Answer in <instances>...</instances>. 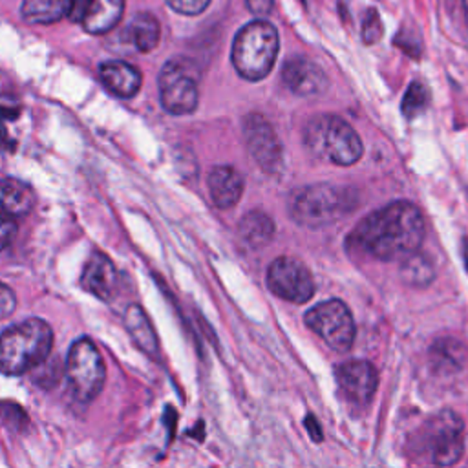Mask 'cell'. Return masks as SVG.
Wrapping results in <instances>:
<instances>
[{"label":"cell","mask_w":468,"mask_h":468,"mask_svg":"<svg viewBox=\"0 0 468 468\" xmlns=\"http://www.w3.org/2000/svg\"><path fill=\"white\" fill-rule=\"evenodd\" d=\"M422 212L410 201H393L367 214L353 230L356 247L382 261L404 260L424 239Z\"/></svg>","instance_id":"1"},{"label":"cell","mask_w":468,"mask_h":468,"mask_svg":"<svg viewBox=\"0 0 468 468\" xmlns=\"http://www.w3.org/2000/svg\"><path fill=\"white\" fill-rule=\"evenodd\" d=\"M53 329L40 318H27L0 333V373L24 375L48 360Z\"/></svg>","instance_id":"2"},{"label":"cell","mask_w":468,"mask_h":468,"mask_svg":"<svg viewBox=\"0 0 468 468\" xmlns=\"http://www.w3.org/2000/svg\"><path fill=\"white\" fill-rule=\"evenodd\" d=\"M303 144L316 159L349 166L362 157V141L355 128L336 115H316L303 126Z\"/></svg>","instance_id":"3"},{"label":"cell","mask_w":468,"mask_h":468,"mask_svg":"<svg viewBox=\"0 0 468 468\" xmlns=\"http://www.w3.org/2000/svg\"><path fill=\"white\" fill-rule=\"evenodd\" d=\"M356 192L349 186L316 183L300 188L289 203L291 218L303 227L318 229L335 223L355 208Z\"/></svg>","instance_id":"4"},{"label":"cell","mask_w":468,"mask_h":468,"mask_svg":"<svg viewBox=\"0 0 468 468\" xmlns=\"http://www.w3.org/2000/svg\"><path fill=\"white\" fill-rule=\"evenodd\" d=\"M278 49L276 27L267 20H252L236 33L230 60L243 79L261 80L272 69Z\"/></svg>","instance_id":"5"},{"label":"cell","mask_w":468,"mask_h":468,"mask_svg":"<svg viewBox=\"0 0 468 468\" xmlns=\"http://www.w3.org/2000/svg\"><path fill=\"white\" fill-rule=\"evenodd\" d=\"M106 369L97 346L82 336L75 340L66 358V380L71 395L79 402L93 400L104 384Z\"/></svg>","instance_id":"6"},{"label":"cell","mask_w":468,"mask_h":468,"mask_svg":"<svg viewBox=\"0 0 468 468\" xmlns=\"http://www.w3.org/2000/svg\"><path fill=\"white\" fill-rule=\"evenodd\" d=\"M159 99L161 106L172 115H188L196 110L197 91V71L186 58L168 60L159 73Z\"/></svg>","instance_id":"7"},{"label":"cell","mask_w":468,"mask_h":468,"mask_svg":"<svg viewBox=\"0 0 468 468\" xmlns=\"http://www.w3.org/2000/svg\"><path fill=\"white\" fill-rule=\"evenodd\" d=\"M303 320L331 349L344 353L353 346L355 320L342 300H327L311 307Z\"/></svg>","instance_id":"8"},{"label":"cell","mask_w":468,"mask_h":468,"mask_svg":"<svg viewBox=\"0 0 468 468\" xmlns=\"http://www.w3.org/2000/svg\"><path fill=\"white\" fill-rule=\"evenodd\" d=\"M267 285L276 296L292 303H305L314 292L311 271L292 256H280L269 265Z\"/></svg>","instance_id":"9"},{"label":"cell","mask_w":468,"mask_h":468,"mask_svg":"<svg viewBox=\"0 0 468 468\" xmlns=\"http://www.w3.org/2000/svg\"><path fill=\"white\" fill-rule=\"evenodd\" d=\"M243 137L252 161L265 174H280L283 168L282 143L272 124L260 113H249L243 119Z\"/></svg>","instance_id":"10"},{"label":"cell","mask_w":468,"mask_h":468,"mask_svg":"<svg viewBox=\"0 0 468 468\" xmlns=\"http://www.w3.org/2000/svg\"><path fill=\"white\" fill-rule=\"evenodd\" d=\"M463 420L452 411L444 410L437 413L426 428V444L431 455V461L441 466L455 464L464 450L463 439Z\"/></svg>","instance_id":"11"},{"label":"cell","mask_w":468,"mask_h":468,"mask_svg":"<svg viewBox=\"0 0 468 468\" xmlns=\"http://www.w3.org/2000/svg\"><path fill=\"white\" fill-rule=\"evenodd\" d=\"M335 378L347 404L353 408H367L378 386V373L367 360H347L336 366Z\"/></svg>","instance_id":"12"},{"label":"cell","mask_w":468,"mask_h":468,"mask_svg":"<svg viewBox=\"0 0 468 468\" xmlns=\"http://www.w3.org/2000/svg\"><path fill=\"white\" fill-rule=\"evenodd\" d=\"M282 80L292 93L302 97L318 95L327 88L324 69L305 57L289 58L282 68Z\"/></svg>","instance_id":"13"},{"label":"cell","mask_w":468,"mask_h":468,"mask_svg":"<svg viewBox=\"0 0 468 468\" xmlns=\"http://www.w3.org/2000/svg\"><path fill=\"white\" fill-rule=\"evenodd\" d=\"M80 285L99 300H112L117 289V269L113 261L104 252L93 250L84 263Z\"/></svg>","instance_id":"14"},{"label":"cell","mask_w":468,"mask_h":468,"mask_svg":"<svg viewBox=\"0 0 468 468\" xmlns=\"http://www.w3.org/2000/svg\"><path fill=\"white\" fill-rule=\"evenodd\" d=\"M101 82L106 90L121 99L133 97L143 82L141 71L124 60H108L99 68Z\"/></svg>","instance_id":"15"},{"label":"cell","mask_w":468,"mask_h":468,"mask_svg":"<svg viewBox=\"0 0 468 468\" xmlns=\"http://www.w3.org/2000/svg\"><path fill=\"white\" fill-rule=\"evenodd\" d=\"M208 190L218 208L234 207L243 194V177L239 172L227 165H218L208 174Z\"/></svg>","instance_id":"16"},{"label":"cell","mask_w":468,"mask_h":468,"mask_svg":"<svg viewBox=\"0 0 468 468\" xmlns=\"http://www.w3.org/2000/svg\"><path fill=\"white\" fill-rule=\"evenodd\" d=\"M35 192L33 188L15 177L0 179V210L11 218H22L33 210Z\"/></svg>","instance_id":"17"},{"label":"cell","mask_w":468,"mask_h":468,"mask_svg":"<svg viewBox=\"0 0 468 468\" xmlns=\"http://www.w3.org/2000/svg\"><path fill=\"white\" fill-rule=\"evenodd\" d=\"M122 11L124 0H91L80 22L88 33L102 35L117 26Z\"/></svg>","instance_id":"18"},{"label":"cell","mask_w":468,"mask_h":468,"mask_svg":"<svg viewBox=\"0 0 468 468\" xmlns=\"http://www.w3.org/2000/svg\"><path fill=\"white\" fill-rule=\"evenodd\" d=\"M238 234L247 247L261 249L272 239L274 221L261 210H249L238 225Z\"/></svg>","instance_id":"19"},{"label":"cell","mask_w":468,"mask_h":468,"mask_svg":"<svg viewBox=\"0 0 468 468\" xmlns=\"http://www.w3.org/2000/svg\"><path fill=\"white\" fill-rule=\"evenodd\" d=\"M124 325L133 338V342L148 355H157L159 342L155 336V331L146 316V313L141 309V305L132 303L126 307L124 313Z\"/></svg>","instance_id":"20"},{"label":"cell","mask_w":468,"mask_h":468,"mask_svg":"<svg viewBox=\"0 0 468 468\" xmlns=\"http://www.w3.org/2000/svg\"><path fill=\"white\" fill-rule=\"evenodd\" d=\"M73 0H24L22 18L29 24H53L69 15Z\"/></svg>","instance_id":"21"},{"label":"cell","mask_w":468,"mask_h":468,"mask_svg":"<svg viewBox=\"0 0 468 468\" xmlns=\"http://www.w3.org/2000/svg\"><path fill=\"white\" fill-rule=\"evenodd\" d=\"M400 278L404 283L411 287H426L435 278V267L433 261L420 252H413L400 260Z\"/></svg>","instance_id":"22"},{"label":"cell","mask_w":468,"mask_h":468,"mask_svg":"<svg viewBox=\"0 0 468 468\" xmlns=\"http://www.w3.org/2000/svg\"><path fill=\"white\" fill-rule=\"evenodd\" d=\"M128 31H130V38H132L133 46L143 53L152 51L157 46L159 35H161L159 22L152 13H137L133 16Z\"/></svg>","instance_id":"23"},{"label":"cell","mask_w":468,"mask_h":468,"mask_svg":"<svg viewBox=\"0 0 468 468\" xmlns=\"http://www.w3.org/2000/svg\"><path fill=\"white\" fill-rule=\"evenodd\" d=\"M428 101H430V93H428L426 86L420 82H411L402 99V106H400L402 113L411 119L413 115L420 113L426 108Z\"/></svg>","instance_id":"24"},{"label":"cell","mask_w":468,"mask_h":468,"mask_svg":"<svg viewBox=\"0 0 468 468\" xmlns=\"http://www.w3.org/2000/svg\"><path fill=\"white\" fill-rule=\"evenodd\" d=\"M362 35H364V40L367 44H373L382 37V22H380V16L375 9H367V13L364 16Z\"/></svg>","instance_id":"25"},{"label":"cell","mask_w":468,"mask_h":468,"mask_svg":"<svg viewBox=\"0 0 468 468\" xmlns=\"http://www.w3.org/2000/svg\"><path fill=\"white\" fill-rule=\"evenodd\" d=\"M166 4L181 15H199L207 9V5L210 4V0H166Z\"/></svg>","instance_id":"26"},{"label":"cell","mask_w":468,"mask_h":468,"mask_svg":"<svg viewBox=\"0 0 468 468\" xmlns=\"http://www.w3.org/2000/svg\"><path fill=\"white\" fill-rule=\"evenodd\" d=\"M15 234H16L15 219L0 210V250H4L15 239Z\"/></svg>","instance_id":"27"},{"label":"cell","mask_w":468,"mask_h":468,"mask_svg":"<svg viewBox=\"0 0 468 468\" xmlns=\"http://www.w3.org/2000/svg\"><path fill=\"white\" fill-rule=\"evenodd\" d=\"M16 307L15 292L5 285L0 283V318H7Z\"/></svg>","instance_id":"28"},{"label":"cell","mask_w":468,"mask_h":468,"mask_svg":"<svg viewBox=\"0 0 468 468\" xmlns=\"http://www.w3.org/2000/svg\"><path fill=\"white\" fill-rule=\"evenodd\" d=\"M249 11L252 15H258V16H263V15H269L272 5H274V0H245Z\"/></svg>","instance_id":"29"},{"label":"cell","mask_w":468,"mask_h":468,"mask_svg":"<svg viewBox=\"0 0 468 468\" xmlns=\"http://www.w3.org/2000/svg\"><path fill=\"white\" fill-rule=\"evenodd\" d=\"M90 2H91V0H73L71 11H69L68 16H69L73 22H80L82 16H84V13H86V9H88V5H90Z\"/></svg>","instance_id":"30"},{"label":"cell","mask_w":468,"mask_h":468,"mask_svg":"<svg viewBox=\"0 0 468 468\" xmlns=\"http://www.w3.org/2000/svg\"><path fill=\"white\" fill-rule=\"evenodd\" d=\"M305 426H307V430H309L313 441H322V430H320V426H318V420H316L313 415H309V417L305 419Z\"/></svg>","instance_id":"31"},{"label":"cell","mask_w":468,"mask_h":468,"mask_svg":"<svg viewBox=\"0 0 468 468\" xmlns=\"http://www.w3.org/2000/svg\"><path fill=\"white\" fill-rule=\"evenodd\" d=\"M463 258H464V265L468 271V238L463 241Z\"/></svg>","instance_id":"32"}]
</instances>
